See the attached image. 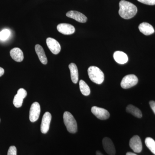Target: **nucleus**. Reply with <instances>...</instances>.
Returning <instances> with one entry per match:
<instances>
[{
  "mask_svg": "<svg viewBox=\"0 0 155 155\" xmlns=\"http://www.w3.org/2000/svg\"><path fill=\"white\" fill-rule=\"evenodd\" d=\"M119 14L123 19H131L137 13V8L132 3L122 0L119 2Z\"/></svg>",
  "mask_w": 155,
  "mask_h": 155,
  "instance_id": "nucleus-1",
  "label": "nucleus"
},
{
  "mask_svg": "<svg viewBox=\"0 0 155 155\" xmlns=\"http://www.w3.org/2000/svg\"><path fill=\"white\" fill-rule=\"evenodd\" d=\"M88 75L90 79L94 83L100 84L104 82V72L98 67L91 66L89 67Z\"/></svg>",
  "mask_w": 155,
  "mask_h": 155,
  "instance_id": "nucleus-2",
  "label": "nucleus"
},
{
  "mask_svg": "<svg viewBox=\"0 0 155 155\" xmlns=\"http://www.w3.org/2000/svg\"><path fill=\"white\" fill-rule=\"evenodd\" d=\"M63 119L64 124L69 133H76L78 130L77 122L72 114L68 111H66L64 112Z\"/></svg>",
  "mask_w": 155,
  "mask_h": 155,
  "instance_id": "nucleus-3",
  "label": "nucleus"
},
{
  "mask_svg": "<svg viewBox=\"0 0 155 155\" xmlns=\"http://www.w3.org/2000/svg\"><path fill=\"white\" fill-rule=\"evenodd\" d=\"M138 81V78L135 75L133 74L127 75L122 78L121 86L123 89L130 88L136 85Z\"/></svg>",
  "mask_w": 155,
  "mask_h": 155,
  "instance_id": "nucleus-4",
  "label": "nucleus"
},
{
  "mask_svg": "<svg viewBox=\"0 0 155 155\" xmlns=\"http://www.w3.org/2000/svg\"><path fill=\"white\" fill-rule=\"evenodd\" d=\"M91 111L97 118L101 120H106L109 119L110 116L109 112L104 108L94 106L91 108Z\"/></svg>",
  "mask_w": 155,
  "mask_h": 155,
  "instance_id": "nucleus-5",
  "label": "nucleus"
},
{
  "mask_svg": "<svg viewBox=\"0 0 155 155\" xmlns=\"http://www.w3.org/2000/svg\"><path fill=\"white\" fill-rule=\"evenodd\" d=\"M41 107L38 102H34L31 106L29 111V119L31 122H34L37 121L39 117Z\"/></svg>",
  "mask_w": 155,
  "mask_h": 155,
  "instance_id": "nucleus-6",
  "label": "nucleus"
},
{
  "mask_svg": "<svg viewBox=\"0 0 155 155\" xmlns=\"http://www.w3.org/2000/svg\"><path fill=\"white\" fill-rule=\"evenodd\" d=\"M129 146L134 152L136 153L141 152L142 150V144L140 137L138 135L134 136L129 141Z\"/></svg>",
  "mask_w": 155,
  "mask_h": 155,
  "instance_id": "nucleus-7",
  "label": "nucleus"
},
{
  "mask_svg": "<svg viewBox=\"0 0 155 155\" xmlns=\"http://www.w3.org/2000/svg\"><path fill=\"white\" fill-rule=\"evenodd\" d=\"M27 94V91L24 89H19L13 100L14 106L17 108L22 107L23 99L26 97Z\"/></svg>",
  "mask_w": 155,
  "mask_h": 155,
  "instance_id": "nucleus-8",
  "label": "nucleus"
},
{
  "mask_svg": "<svg viewBox=\"0 0 155 155\" xmlns=\"http://www.w3.org/2000/svg\"><path fill=\"white\" fill-rule=\"evenodd\" d=\"M52 116L49 112H46L43 115L41 125V131L43 134H46L50 128Z\"/></svg>",
  "mask_w": 155,
  "mask_h": 155,
  "instance_id": "nucleus-9",
  "label": "nucleus"
},
{
  "mask_svg": "<svg viewBox=\"0 0 155 155\" xmlns=\"http://www.w3.org/2000/svg\"><path fill=\"white\" fill-rule=\"evenodd\" d=\"M46 43L48 48L54 54H58L61 51V45L54 39L48 38L46 40Z\"/></svg>",
  "mask_w": 155,
  "mask_h": 155,
  "instance_id": "nucleus-10",
  "label": "nucleus"
},
{
  "mask_svg": "<svg viewBox=\"0 0 155 155\" xmlns=\"http://www.w3.org/2000/svg\"><path fill=\"white\" fill-rule=\"evenodd\" d=\"M103 146L106 152L109 155H115L116 149L113 141L109 138L105 137L103 139Z\"/></svg>",
  "mask_w": 155,
  "mask_h": 155,
  "instance_id": "nucleus-11",
  "label": "nucleus"
},
{
  "mask_svg": "<svg viewBox=\"0 0 155 155\" xmlns=\"http://www.w3.org/2000/svg\"><path fill=\"white\" fill-rule=\"evenodd\" d=\"M57 29L60 33L66 35L72 34L75 32V28L68 23H61L57 26Z\"/></svg>",
  "mask_w": 155,
  "mask_h": 155,
  "instance_id": "nucleus-12",
  "label": "nucleus"
},
{
  "mask_svg": "<svg viewBox=\"0 0 155 155\" xmlns=\"http://www.w3.org/2000/svg\"><path fill=\"white\" fill-rule=\"evenodd\" d=\"M66 16L81 23H85L87 20V18L85 15L77 11H69L67 12Z\"/></svg>",
  "mask_w": 155,
  "mask_h": 155,
  "instance_id": "nucleus-13",
  "label": "nucleus"
},
{
  "mask_svg": "<svg viewBox=\"0 0 155 155\" xmlns=\"http://www.w3.org/2000/svg\"><path fill=\"white\" fill-rule=\"evenodd\" d=\"M138 28L140 31L146 35L153 34L155 31L152 25L146 22L140 23L139 25Z\"/></svg>",
  "mask_w": 155,
  "mask_h": 155,
  "instance_id": "nucleus-14",
  "label": "nucleus"
},
{
  "mask_svg": "<svg viewBox=\"0 0 155 155\" xmlns=\"http://www.w3.org/2000/svg\"><path fill=\"white\" fill-rule=\"evenodd\" d=\"M10 55L13 60L17 62H22L24 59V55L22 50L18 48H15L10 51Z\"/></svg>",
  "mask_w": 155,
  "mask_h": 155,
  "instance_id": "nucleus-15",
  "label": "nucleus"
},
{
  "mask_svg": "<svg viewBox=\"0 0 155 155\" xmlns=\"http://www.w3.org/2000/svg\"><path fill=\"white\" fill-rule=\"evenodd\" d=\"M114 58L115 61L120 64H126L128 60L127 54L120 51H116L115 52L114 54Z\"/></svg>",
  "mask_w": 155,
  "mask_h": 155,
  "instance_id": "nucleus-16",
  "label": "nucleus"
},
{
  "mask_svg": "<svg viewBox=\"0 0 155 155\" xmlns=\"http://www.w3.org/2000/svg\"><path fill=\"white\" fill-rule=\"evenodd\" d=\"M35 52L38 56L40 61L42 64L46 65L48 63L47 58L45 54L44 50L41 46L39 45H36L35 46Z\"/></svg>",
  "mask_w": 155,
  "mask_h": 155,
  "instance_id": "nucleus-17",
  "label": "nucleus"
},
{
  "mask_svg": "<svg viewBox=\"0 0 155 155\" xmlns=\"http://www.w3.org/2000/svg\"><path fill=\"white\" fill-rule=\"evenodd\" d=\"M71 80L74 84L77 83L78 81V72L77 66L74 63H71L69 66Z\"/></svg>",
  "mask_w": 155,
  "mask_h": 155,
  "instance_id": "nucleus-18",
  "label": "nucleus"
},
{
  "mask_svg": "<svg viewBox=\"0 0 155 155\" xmlns=\"http://www.w3.org/2000/svg\"><path fill=\"white\" fill-rule=\"evenodd\" d=\"M126 110L127 113L131 114L137 118H141L142 117V114L140 110L132 105L130 104L127 106Z\"/></svg>",
  "mask_w": 155,
  "mask_h": 155,
  "instance_id": "nucleus-19",
  "label": "nucleus"
},
{
  "mask_svg": "<svg viewBox=\"0 0 155 155\" xmlns=\"http://www.w3.org/2000/svg\"><path fill=\"white\" fill-rule=\"evenodd\" d=\"M79 84L80 91L82 94L87 96L90 94V88L84 81L81 80L79 81Z\"/></svg>",
  "mask_w": 155,
  "mask_h": 155,
  "instance_id": "nucleus-20",
  "label": "nucleus"
},
{
  "mask_svg": "<svg viewBox=\"0 0 155 155\" xmlns=\"http://www.w3.org/2000/svg\"><path fill=\"white\" fill-rule=\"evenodd\" d=\"M146 145L151 152L155 155V141L151 137H147L145 140Z\"/></svg>",
  "mask_w": 155,
  "mask_h": 155,
  "instance_id": "nucleus-21",
  "label": "nucleus"
},
{
  "mask_svg": "<svg viewBox=\"0 0 155 155\" xmlns=\"http://www.w3.org/2000/svg\"><path fill=\"white\" fill-rule=\"evenodd\" d=\"M11 35V31L8 29H3L0 32V40L5 41Z\"/></svg>",
  "mask_w": 155,
  "mask_h": 155,
  "instance_id": "nucleus-22",
  "label": "nucleus"
},
{
  "mask_svg": "<svg viewBox=\"0 0 155 155\" xmlns=\"http://www.w3.org/2000/svg\"><path fill=\"white\" fill-rule=\"evenodd\" d=\"M8 155H17V150L16 147L12 146L9 148Z\"/></svg>",
  "mask_w": 155,
  "mask_h": 155,
  "instance_id": "nucleus-23",
  "label": "nucleus"
},
{
  "mask_svg": "<svg viewBox=\"0 0 155 155\" xmlns=\"http://www.w3.org/2000/svg\"><path fill=\"white\" fill-rule=\"evenodd\" d=\"M140 2L149 5H155V0H137Z\"/></svg>",
  "mask_w": 155,
  "mask_h": 155,
  "instance_id": "nucleus-24",
  "label": "nucleus"
},
{
  "mask_svg": "<svg viewBox=\"0 0 155 155\" xmlns=\"http://www.w3.org/2000/svg\"><path fill=\"white\" fill-rule=\"evenodd\" d=\"M149 104L151 108L155 114V101H150Z\"/></svg>",
  "mask_w": 155,
  "mask_h": 155,
  "instance_id": "nucleus-25",
  "label": "nucleus"
},
{
  "mask_svg": "<svg viewBox=\"0 0 155 155\" xmlns=\"http://www.w3.org/2000/svg\"><path fill=\"white\" fill-rule=\"evenodd\" d=\"M5 73V70L2 67H0V77L2 76Z\"/></svg>",
  "mask_w": 155,
  "mask_h": 155,
  "instance_id": "nucleus-26",
  "label": "nucleus"
},
{
  "mask_svg": "<svg viewBox=\"0 0 155 155\" xmlns=\"http://www.w3.org/2000/svg\"><path fill=\"white\" fill-rule=\"evenodd\" d=\"M126 155H137L134 153L131 152H127Z\"/></svg>",
  "mask_w": 155,
  "mask_h": 155,
  "instance_id": "nucleus-27",
  "label": "nucleus"
},
{
  "mask_svg": "<svg viewBox=\"0 0 155 155\" xmlns=\"http://www.w3.org/2000/svg\"><path fill=\"white\" fill-rule=\"evenodd\" d=\"M96 153V155H104L100 151H97Z\"/></svg>",
  "mask_w": 155,
  "mask_h": 155,
  "instance_id": "nucleus-28",
  "label": "nucleus"
}]
</instances>
